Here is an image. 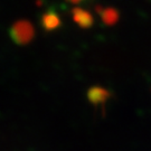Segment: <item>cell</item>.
Wrapping results in <instances>:
<instances>
[{"label":"cell","instance_id":"cell-1","mask_svg":"<svg viewBox=\"0 0 151 151\" xmlns=\"http://www.w3.org/2000/svg\"><path fill=\"white\" fill-rule=\"evenodd\" d=\"M10 36L15 43L26 45L32 40L35 36V29L28 20H18L11 26Z\"/></svg>","mask_w":151,"mask_h":151},{"label":"cell","instance_id":"cell-2","mask_svg":"<svg viewBox=\"0 0 151 151\" xmlns=\"http://www.w3.org/2000/svg\"><path fill=\"white\" fill-rule=\"evenodd\" d=\"M86 95L90 103H92L95 106H99V105H104L105 104V102L111 96V93L104 87L93 86L87 91Z\"/></svg>","mask_w":151,"mask_h":151},{"label":"cell","instance_id":"cell-3","mask_svg":"<svg viewBox=\"0 0 151 151\" xmlns=\"http://www.w3.org/2000/svg\"><path fill=\"white\" fill-rule=\"evenodd\" d=\"M72 16L73 20L82 28H90L94 22L91 12L80 7H75L72 9Z\"/></svg>","mask_w":151,"mask_h":151},{"label":"cell","instance_id":"cell-4","mask_svg":"<svg viewBox=\"0 0 151 151\" xmlns=\"http://www.w3.org/2000/svg\"><path fill=\"white\" fill-rule=\"evenodd\" d=\"M40 24L45 30H54L60 26V18L58 16V14L54 10H48L45 14H43V16L40 18Z\"/></svg>","mask_w":151,"mask_h":151},{"label":"cell","instance_id":"cell-5","mask_svg":"<svg viewBox=\"0 0 151 151\" xmlns=\"http://www.w3.org/2000/svg\"><path fill=\"white\" fill-rule=\"evenodd\" d=\"M96 10L100 12L102 22L108 25V26H112L115 22L119 20V11L116 10L115 8H101V7H96Z\"/></svg>","mask_w":151,"mask_h":151}]
</instances>
